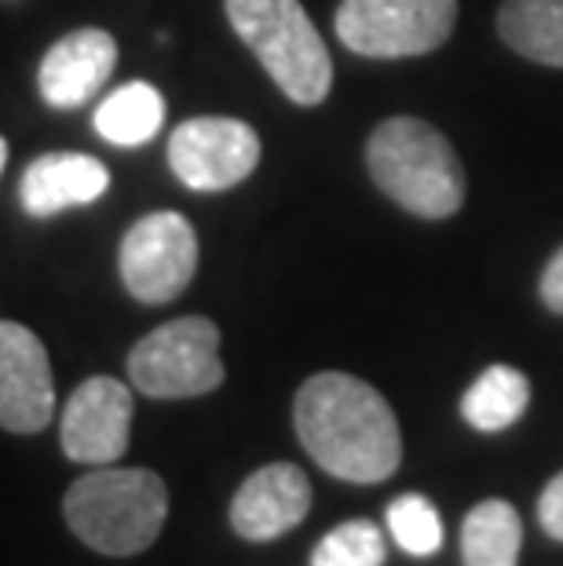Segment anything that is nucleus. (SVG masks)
<instances>
[{
	"label": "nucleus",
	"mask_w": 563,
	"mask_h": 566,
	"mask_svg": "<svg viewBox=\"0 0 563 566\" xmlns=\"http://www.w3.org/2000/svg\"><path fill=\"white\" fill-rule=\"evenodd\" d=\"M311 512V483L296 464H263L238 486L231 526L246 541H274L301 526Z\"/></svg>",
	"instance_id": "9b49d317"
},
{
	"label": "nucleus",
	"mask_w": 563,
	"mask_h": 566,
	"mask_svg": "<svg viewBox=\"0 0 563 566\" xmlns=\"http://www.w3.org/2000/svg\"><path fill=\"white\" fill-rule=\"evenodd\" d=\"M169 165L190 190L238 187L260 165V136L238 117H190L173 132Z\"/></svg>",
	"instance_id": "6e6552de"
},
{
	"label": "nucleus",
	"mask_w": 563,
	"mask_h": 566,
	"mask_svg": "<svg viewBox=\"0 0 563 566\" xmlns=\"http://www.w3.org/2000/svg\"><path fill=\"white\" fill-rule=\"evenodd\" d=\"M132 391L114 377H88L63 409V453L77 464H117L128 450Z\"/></svg>",
	"instance_id": "9d476101"
},
{
	"label": "nucleus",
	"mask_w": 563,
	"mask_h": 566,
	"mask_svg": "<svg viewBox=\"0 0 563 566\" xmlns=\"http://www.w3.org/2000/svg\"><path fill=\"white\" fill-rule=\"evenodd\" d=\"M385 530L369 520H347L333 526L311 552V566H385Z\"/></svg>",
	"instance_id": "a211bd4d"
},
{
	"label": "nucleus",
	"mask_w": 563,
	"mask_h": 566,
	"mask_svg": "<svg viewBox=\"0 0 563 566\" xmlns=\"http://www.w3.org/2000/svg\"><path fill=\"white\" fill-rule=\"evenodd\" d=\"M498 33L531 63L563 66V0H505Z\"/></svg>",
	"instance_id": "4468645a"
},
{
	"label": "nucleus",
	"mask_w": 563,
	"mask_h": 566,
	"mask_svg": "<svg viewBox=\"0 0 563 566\" xmlns=\"http://www.w3.org/2000/svg\"><path fill=\"white\" fill-rule=\"evenodd\" d=\"M106 187H111V172L88 154H44L22 172L19 198L30 216L48 220L77 205H92L106 195Z\"/></svg>",
	"instance_id": "ddd939ff"
},
{
	"label": "nucleus",
	"mask_w": 563,
	"mask_h": 566,
	"mask_svg": "<svg viewBox=\"0 0 563 566\" xmlns=\"http://www.w3.org/2000/svg\"><path fill=\"white\" fill-rule=\"evenodd\" d=\"M4 161H8V139L0 136V172H4Z\"/></svg>",
	"instance_id": "4be33fe9"
},
{
	"label": "nucleus",
	"mask_w": 563,
	"mask_h": 566,
	"mask_svg": "<svg viewBox=\"0 0 563 566\" xmlns=\"http://www.w3.org/2000/svg\"><path fill=\"white\" fill-rule=\"evenodd\" d=\"M538 523L553 541H563V472L549 479L538 497Z\"/></svg>",
	"instance_id": "aec40b11"
},
{
	"label": "nucleus",
	"mask_w": 563,
	"mask_h": 566,
	"mask_svg": "<svg viewBox=\"0 0 563 566\" xmlns=\"http://www.w3.org/2000/svg\"><path fill=\"white\" fill-rule=\"evenodd\" d=\"M301 446L344 483H385L403 461L399 420L377 388L352 373H315L293 402Z\"/></svg>",
	"instance_id": "f257e3e1"
},
{
	"label": "nucleus",
	"mask_w": 563,
	"mask_h": 566,
	"mask_svg": "<svg viewBox=\"0 0 563 566\" xmlns=\"http://www.w3.org/2000/svg\"><path fill=\"white\" fill-rule=\"evenodd\" d=\"M458 0H341L337 38L366 59H410L447 44Z\"/></svg>",
	"instance_id": "423d86ee"
},
{
	"label": "nucleus",
	"mask_w": 563,
	"mask_h": 566,
	"mask_svg": "<svg viewBox=\"0 0 563 566\" xmlns=\"http://www.w3.org/2000/svg\"><path fill=\"white\" fill-rule=\"evenodd\" d=\"M531 406V380L512 366H487L461 399V417L476 431L494 436L512 428Z\"/></svg>",
	"instance_id": "dca6fc26"
},
{
	"label": "nucleus",
	"mask_w": 563,
	"mask_h": 566,
	"mask_svg": "<svg viewBox=\"0 0 563 566\" xmlns=\"http://www.w3.org/2000/svg\"><path fill=\"white\" fill-rule=\"evenodd\" d=\"M538 293H542V304L553 311V315H563V249L556 252L553 260H549Z\"/></svg>",
	"instance_id": "412c9836"
},
{
	"label": "nucleus",
	"mask_w": 563,
	"mask_h": 566,
	"mask_svg": "<svg viewBox=\"0 0 563 566\" xmlns=\"http://www.w3.org/2000/svg\"><path fill=\"white\" fill-rule=\"evenodd\" d=\"M523 520L509 501H479L461 526V563L465 566H520Z\"/></svg>",
	"instance_id": "2eb2a0df"
},
{
	"label": "nucleus",
	"mask_w": 563,
	"mask_h": 566,
	"mask_svg": "<svg viewBox=\"0 0 563 566\" xmlns=\"http://www.w3.org/2000/svg\"><path fill=\"white\" fill-rule=\"evenodd\" d=\"M165 122L161 92L147 81H132L125 88L111 92L95 111V132L114 147H139L158 136Z\"/></svg>",
	"instance_id": "f3484780"
},
{
	"label": "nucleus",
	"mask_w": 563,
	"mask_h": 566,
	"mask_svg": "<svg viewBox=\"0 0 563 566\" xmlns=\"http://www.w3.org/2000/svg\"><path fill=\"white\" fill-rule=\"evenodd\" d=\"M374 184L421 220H447L465 201V168L442 132L417 117H388L366 143Z\"/></svg>",
	"instance_id": "7ed1b4c3"
},
{
	"label": "nucleus",
	"mask_w": 563,
	"mask_h": 566,
	"mask_svg": "<svg viewBox=\"0 0 563 566\" xmlns=\"http://www.w3.org/2000/svg\"><path fill=\"white\" fill-rule=\"evenodd\" d=\"M55 384L38 333L19 322H0V428L38 436L52 424Z\"/></svg>",
	"instance_id": "1a4fd4ad"
},
{
	"label": "nucleus",
	"mask_w": 563,
	"mask_h": 566,
	"mask_svg": "<svg viewBox=\"0 0 563 566\" xmlns=\"http://www.w3.org/2000/svg\"><path fill=\"white\" fill-rule=\"evenodd\" d=\"M385 523H388L392 541L406 556L425 559V556H436L442 548V520H439L436 504L421 497V493H403V497H395L385 512Z\"/></svg>",
	"instance_id": "6ab92c4d"
},
{
	"label": "nucleus",
	"mask_w": 563,
	"mask_h": 566,
	"mask_svg": "<svg viewBox=\"0 0 563 566\" xmlns=\"http://www.w3.org/2000/svg\"><path fill=\"white\" fill-rule=\"evenodd\" d=\"M227 19L271 81L296 106H319L330 95L333 63L326 41L301 0H223Z\"/></svg>",
	"instance_id": "20e7f679"
},
{
	"label": "nucleus",
	"mask_w": 563,
	"mask_h": 566,
	"mask_svg": "<svg viewBox=\"0 0 563 566\" xmlns=\"http://www.w3.org/2000/svg\"><path fill=\"white\" fill-rule=\"evenodd\" d=\"M128 380L147 399H198L223 384L220 329L201 315L158 325L128 355Z\"/></svg>",
	"instance_id": "39448f33"
},
{
	"label": "nucleus",
	"mask_w": 563,
	"mask_h": 566,
	"mask_svg": "<svg viewBox=\"0 0 563 566\" xmlns=\"http://www.w3.org/2000/svg\"><path fill=\"white\" fill-rule=\"evenodd\" d=\"M117 66V41L106 30H74L48 48L38 70L41 99L55 111H77L100 95Z\"/></svg>",
	"instance_id": "f8f14e48"
},
{
	"label": "nucleus",
	"mask_w": 563,
	"mask_h": 566,
	"mask_svg": "<svg viewBox=\"0 0 563 566\" xmlns=\"http://www.w3.org/2000/svg\"><path fill=\"white\" fill-rule=\"evenodd\" d=\"M63 515L92 552L128 559L158 541L169 515V490L150 468L103 464L66 490Z\"/></svg>",
	"instance_id": "f03ea898"
},
{
	"label": "nucleus",
	"mask_w": 563,
	"mask_h": 566,
	"mask_svg": "<svg viewBox=\"0 0 563 566\" xmlns=\"http://www.w3.org/2000/svg\"><path fill=\"white\" fill-rule=\"evenodd\" d=\"M122 282L139 304H169L198 271V238L179 212H150L128 227L117 252Z\"/></svg>",
	"instance_id": "0eeeda50"
}]
</instances>
